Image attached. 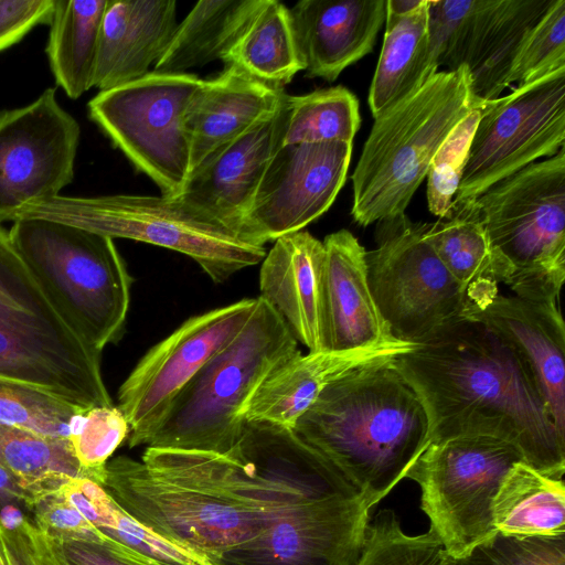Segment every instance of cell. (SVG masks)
<instances>
[{"label":"cell","instance_id":"6da1fadb","mask_svg":"<svg viewBox=\"0 0 565 565\" xmlns=\"http://www.w3.org/2000/svg\"><path fill=\"white\" fill-rule=\"evenodd\" d=\"M395 364L426 407L430 443L499 438L535 470L563 479L565 436L529 365L486 324L461 315L397 355Z\"/></svg>","mask_w":565,"mask_h":565},{"label":"cell","instance_id":"7a4b0ae2","mask_svg":"<svg viewBox=\"0 0 565 565\" xmlns=\"http://www.w3.org/2000/svg\"><path fill=\"white\" fill-rule=\"evenodd\" d=\"M102 487L135 520L213 561L260 533L265 495L231 455L147 447L110 459Z\"/></svg>","mask_w":565,"mask_h":565},{"label":"cell","instance_id":"3957f363","mask_svg":"<svg viewBox=\"0 0 565 565\" xmlns=\"http://www.w3.org/2000/svg\"><path fill=\"white\" fill-rule=\"evenodd\" d=\"M395 358L330 383L292 429L372 509L406 478L430 444L426 407Z\"/></svg>","mask_w":565,"mask_h":565},{"label":"cell","instance_id":"277c9868","mask_svg":"<svg viewBox=\"0 0 565 565\" xmlns=\"http://www.w3.org/2000/svg\"><path fill=\"white\" fill-rule=\"evenodd\" d=\"M25 273L73 334L102 352L118 342L132 277L114 239L45 218H20L8 230Z\"/></svg>","mask_w":565,"mask_h":565},{"label":"cell","instance_id":"5b68a950","mask_svg":"<svg viewBox=\"0 0 565 565\" xmlns=\"http://www.w3.org/2000/svg\"><path fill=\"white\" fill-rule=\"evenodd\" d=\"M484 102L462 65L438 71L375 117L352 174L354 221L367 226L405 214L445 138Z\"/></svg>","mask_w":565,"mask_h":565},{"label":"cell","instance_id":"8992f818","mask_svg":"<svg viewBox=\"0 0 565 565\" xmlns=\"http://www.w3.org/2000/svg\"><path fill=\"white\" fill-rule=\"evenodd\" d=\"M257 298L246 326L181 391L147 447L220 455L235 447L248 402L273 370L300 351L279 313Z\"/></svg>","mask_w":565,"mask_h":565},{"label":"cell","instance_id":"52a82bcc","mask_svg":"<svg viewBox=\"0 0 565 565\" xmlns=\"http://www.w3.org/2000/svg\"><path fill=\"white\" fill-rule=\"evenodd\" d=\"M45 218L114 238L164 247L192 258L215 284L259 264L265 246L180 196L115 194L94 198L57 195L25 204L13 221Z\"/></svg>","mask_w":565,"mask_h":565},{"label":"cell","instance_id":"ba28073f","mask_svg":"<svg viewBox=\"0 0 565 565\" xmlns=\"http://www.w3.org/2000/svg\"><path fill=\"white\" fill-rule=\"evenodd\" d=\"M372 508L331 465L289 480L264 530L214 565H353Z\"/></svg>","mask_w":565,"mask_h":565},{"label":"cell","instance_id":"9c48e42d","mask_svg":"<svg viewBox=\"0 0 565 565\" xmlns=\"http://www.w3.org/2000/svg\"><path fill=\"white\" fill-rule=\"evenodd\" d=\"M475 203L512 269L515 296L557 300L565 278V147L500 180Z\"/></svg>","mask_w":565,"mask_h":565},{"label":"cell","instance_id":"30bf717a","mask_svg":"<svg viewBox=\"0 0 565 565\" xmlns=\"http://www.w3.org/2000/svg\"><path fill=\"white\" fill-rule=\"evenodd\" d=\"M519 461L515 446L480 435L430 443L416 459L406 478L418 483L420 509L445 553L460 556L495 532L493 500Z\"/></svg>","mask_w":565,"mask_h":565},{"label":"cell","instance_id":"8fae6325","mask_svg":"<svg viewBox=\"0 0 565 565\" xmlns=\"http://www.w3.org/2000/svg\"><path fill=\"white\" fill-rule=\"evenodd\" d=\"M202 81L194 74L153 71L88 102L90 119L162 195L179 196L190 173L183 116Z\"/></svg>","mask_w":565,"mask_h":565},{"label":"cell","instance_id":"7c38bea8","mask_svg":"<svg viewBox=\"0 0 565 565\" xmlns=\"http://www.w3.org/2000/svg\"><path fill=\"white\" fill-rule=\"evenodd\" d=\"M377 242L365 253L367 284L395 339L417 344L463 313L467 289L436 255L424 223L406 214L381 221Z\"/></svg>","mask_w":565,"mask_h":565},{"label":"cell","instance_id":"4fadbf2b","mask_svg":"<svg viewBox=\"0 0 565 565\" xmlns=\"http://www.w3.org/2000/svg\"><path fill=\"white\" fill-rule=\"evenodd\" d=\"M564 141L565 66L486 102L452 206L472 202L500 180L556 154Z\"/></svg>","mask_w":565,"mask_h":565},{"label":"cell","instance_id":"5bb4252c","mask_svg":"<svg viewBox=\"0 0 565 565\" xmlns=\"http://www.w3.org/2000/svg\"><path fill=\"white\" fill-rule=\"evenodd\" d=\"M258 298L186 319L139 360L118 390V407L129 425L130 448L148 446L174 401L195 374L243 330Z\"/></svg>","mask_w":565,"mask_h":565},{"label":"cell","instance_id":"9a60e30c","mask_svg":"<svg viewBox=\"0 0 565 565\" xmlns=\"http://www.w3.org/2000/svg\"><path fill=\"white\" fill-rule=\"evenodd\" d=\"M79 138V125L55 88L0 110V225L25 204L61 195L74 178Z\"/></svg>","mask_w":565,"mask_h":565},{"label":"cell","instance_id":"2e32d148","mask_svg":"<svg viewBox=\"0 0 565 565\" xmlns=\"http://www.w3.org/2000/svg\"><path fill=\"white\" fill-rule=\"evenodd\" d=\"M351 154L352 142L280 146L242 220L241 236L264 246L302 231L334 202L345 183Z\"/></svg>","mask_w":565,"mask_h":565},{"label":"cell","instance_id":"e0dca14e","mask_svg":"<svg viewBox=\"0 0 565 565\" xmlns=\"http://www.w3.org/2000/svg\"><path fill=\"white\" fill-rule=\"evenodd\" d=\"M102 352L64 335L32 308L0 305V375L43 388L85 409L111 406Z\"/></svg>","mask_w":565,"mask_h":565},{"label":"cell","instance_id":"ac0fdd59","mask_svg":"<svg viewBox=\"0 0 565 565\" xmlns=\"http://www.w3.org/2000/svg\"><path fill=\"white\" fill-rule=\"evenodd\" d=\"M467 296L462 315L486 324L520 354L565 436V329L557 300L501 296L497 285L469 288Z\"/></svg>","mask_w":565,"mask_h":565},{"label":"cell","instance_id":"d6986e66","mask_svg":"<svg viewBox=\"0 0 565 565\" xmlns=\"http://www.w3.org/2000/svg\"><path fill=\"white\" fill-rule=\"evenodd\" d=\"M285 106L286 100L275 115L210 153L191 170L179 196L239 234L242 220L281 146Z\"/></svg>","mask_w":565,"mask_h":565},{"label":"cell","instance_id":"ffe728a7","mask_svg":"<svg viewBox=\"0 0 565 565\" xmlns=\"http://www.w3.org/2000/svg\"><path fill=\"white\" fill-rule=\"evenodd\" d=\"M260 297L308 352L331 351L323 243L307 231L277 238L260 262Z\"/></svg>","mask_w":565,"mask_h":565},{"label":"cell","instance_id":"44dd1931","mask_svg":"<svg viewBox=\"0 0 565 565\" xmlns=\"http://www.w3.org/2000/svg\"><path fill=\"white\" fill-rule=\"evenodd\" d=\"M553 0H477L446 71L465 65L473 95L501 97L515 58Z\"/></svg>","mask_w":565,"mask_h":565},{"label":"cell","instance_id":"7402d4cb","mask_svg":"<svg viewBox=\"0 0 565 565\" xmlns=\"http://www.w3.org/2000/svg\"><path fill=\"white\" fill-rule=\"evenodd\" d=\"M289 15L307 76L333 82L372 52L386 0H301Z\"/></svg>","mask_w":565,"mask_h":565},{"label":"cell","instance_id":"603a6c76","mask_svg":"<svg viewBox=\"0 0 565 565\" xmlns=\"http://www.w3.org/2000/svg\"><path fill=\"white\" fill-rule=\"evenodd\" d=\"M284 88L257 79L235 66L203 79L190 98L183 125L190 143V172L210 153L284 105Z\"/></svg>","mask_w":565,"mask_h":565},{"label":"cell","instance_id":"cb8c5ba5","mask_svg":"<svg viewBox=\"0 0 565 565\" xmlns=\"http://www.w3.org/2000/svg\"><path fill=\"white\" fill-rule=\"evenodd\" d=\"M173 0H107L102 19L93 87L108 90L148 74L177 29Z\"/></svg>","mask_w":565,"mask_h":565},{"label":"cell","instance_id":"d4e9b609","mask_svg":"<svg viewBox=\"0 0 565 565\" xmlns=\"http://www.w3.org/2000/svg\"><path fill=\"white\" fill-rule=\"evenodd\" d=\"M331 351L414 345L395 339L372 297L365 249L347 230L323 239Z\"/></svg>","mask_w":565,"mask_h":565},{"label":"cell","instance_id":"484cf974","mask_svg":"<svg viewBox=\"0 0 565 565\" xmlns=\"http://www.w3.org/2000/svg\"><path fill=\"white\" fill-rule=\"evenodd\" d=\"M414 345L307 354L298 351L263 381L245 408V423L294 429L330 383L352 370L405 353Z\"/></svg>","mask_w":565,"mask_h":565},{"label":"cell","instance_id":"4316f807","mask_svg":"<svg viewBox=\"0 0 565 565\" xmlns=\"http://www.w3.org/2000/svg\"><path fill=\"white\" fill-rule=\"evenodd\" d=\"M427 0L404 14L386 12L382 51L369 92V106L375 118L427 79Z\"/></svg>","mask_w":565,"mask_h":565},{"label":"cell","instance_id":"83f0119b","mask_svg":"<svg viewBox=\"0 0 565 565\" xmlns=\"http://www.w3.org/2000/svg\"><path fill=\"white\" fill-rule=\"evenodd\" d=\"M265 0L199 1L177 25L154 72L185 73L223 60Z\"/></svg>","mask_w":565,"mask_h":565},{"label":"cell","instance_id":"f1b7e54d","mask_svg":"<svg viewBox=\"0 0 565 565\" xmlns=\"http://www.w3.org/2000/svg\"><path fill=\"white\" fill-rule=\"evenodd\" d=\"M424 233L445 267L467 290L486 284L509 286L512 269L491 243L475 201L452 206L446 218L424 223Z\"/></svg>","mask_w":565,"mask_h":565},{"label":"cell","instance_id":"f546056e","mask_svg":"<svg viewBox=\"0 0 565 565\" xmlns=\"http://www.w3.org/2000/svg\"><path fill=\"white\" fill-rule=\"evenodd\" d=\"M107 0H55L46 55L56 84L76 99L93 87Z\"/></svg>","mask_w":565,"mask_h":565},{"label":"cell","instance_id":"4dcf8cb0","mask_svg":"<svg viewBox=\"0 0 565 565\" xmlns=\"http://www.w3.org/2000/svg\"><path fill=\"white\" fill-rule=\"evenodd\" d=\"M495 531L511 535L565 534L563 479L519 461L505 475L492 504Z\"/></svg>","mask_w":565,"mask_h":565},{"label":"cell","instance_id":"1f68e13d","mask_svg":"<svg viewBox=\"0 0 565 565\" xmlns=\"http://www.w3.org/2000/svg\"><path fill=\"white\" fill-rule=\"evenodd\" d=\"M68 501L109 540L159 565H214L207 557L168 541L130 516L97 482L71 479Z\"/></svg>","mask_w":565,"mask_h":565},{"label":"cell","instance_id":"d6a6232c","mask_svg":"<svg viewBox=\"0 0 565 565\" xmlns=\"http://www.w3.org/2000/svg\"><path fill=\"white\" fill-rule=\"evenodd\" d=\"M222 62L225 66H235L257 79L284 88L298 72L305 70L289 9L279 1L265 0Z\"/></svg>","mask_w":565,"mask_h":565},{"label":"cell","instance_id":"836d02e7","mask_svg":"<svg viewBox=\"0 0 565 565\" xmlns=\"http://www.w3.org/2000/svg\"><path fill=\"white\" fill-rule=\"evenodd\" d=\"M0 465L19 480L35 502L60 490L71 479L93 480L76 459L68 438L4 424H0Z\"/></svg>","mask_w":565,"mask_h":565},{"label":"cell","instance_id":"e575fe53","mask_svg":"<svg viewBox=\"0 0 565 565\" xmlns=\"http://www.w3.org/2000/svg\"><path fill=\"white\" fill-rule=\"evenodd\" d=\"M360 126L358 98L343 86L288 95L281 146L353 142Z\"/></svg>","mask_w":565,"mask_h":565},{"label":"cell","instance_id":"d590c367","mask_svg":"<svg viewBox=\"0 0 565 565\" xmlns=\"http://www.w3.org/2000/svg\"><path fill=\"white\" fill-rule=\"evenodd\" d=\"M86 411L43 388L0 375V424L68 438L75 416Z\"/></svg>","mask_w":565,"mask_h":565},{"label":"cell","instance_id":"8d00e7d4","mask_svg":"<svg viewBox=\"0 0 565 565\" xmlns=\"http://www.w3.org/2000/svg\"><path fill=\"white\" fill-rule=\"evenodd\" d=\"M443 551L433 530L406 534L396 513L383 509L369 521L353 565H440Z\"/></svg>","mask_w":565,"mask_h":565},{"label":"cell","instance_id":"74e56055","mask_svg":"<svg viewBox=\"0 0 565 565\" xmlns=\"http://www.w3.org/2000/svg\"><path fill=\"white\" fill-rule=\"evenodd\" d=\"M440 565H565V534L511 535L495 531L460 556L443 551Z\"/></svg>","mask_w":565,"mask_h":565},{"label":"cell","instance_id":"f35d334b","mask_svg":"<svg viewBox=\"0 0 565 565\" xmlns=\"http://www.w3.org/2000/svg\"><path fill=\"white\" fill-rule=\"evenodd\" d=\"M129 431L117 405L95 406L75 416L68 440L81 466L102 486L107 462Z\"/></svg>","mask_w":565,"mask_h":565},{"label":"cell","instance_id":"ab89813d","mask_svg":"<svg viewBox=\"0 0 565 565\" xmlns=\"http://www.w3.org/2000/svg\"><path fill=\"white\" fill-rule=\"evenodd\" d=\"M486 102L473 108L454 127L430 162L426 175L427 203L429 211L439 218L450 215Z\"/></svg>","mask_w":565,"mask_h":565},{"label":"cell","instance_id":"60d3db41","mask_svg":"<svg viewBox=\"0 0 565 565\" xmlns=\"http://www.w3.org/2000/svg\"><path fill=\"white\" fill-rule=\"evenodd\" d=\"M565 66V0L552 4L532 29L509 76L523 84Z\"/></svg>","mask_w":565,"mask_h":565},{"label":"cell","instance_id":"b9f144b4","mask_svg":"<svg viewBox=\"0 0 565 565\" xmlns=\"http://www.w3.org/2000/svg\"><path fill=\"white\" fill-rule=\"evenodd\" d=\"M477 0H427L428 76L447 67L462 26Z\"/></svg>","mask_w":565,"mask_h":565},{"label":"cell","instance_id":"7bdbcfd3","mask_svg":"<svg viewBox=\"0 0 565 565\" xmlns=\"http://www.w3.org/2000/svg\"><path fill=\"white\" fill-rule=\"evenodd\" d=\"M32 512L33 524L53 540L100 541L105 537L68 501L62 488L40 498Z\"/></svg>","mask_w":565,"mask_h":565},{"label":"cell","instance_id":"ee69618b","mask_svg":"<svg viewBox=\"0 0 565 565\" xmlns=\"http://www.w3.org/2000/svg\"><path fill=\"white\" fill-rule=\"evenodd\" d=\"M55 0H0V52L20 42L34 26L49 24Z\"/></svg>","mask_w":565,"mask_h":565},{"label":"cell","instance_id":"f6af8a7d","mask_svg":"<svg viewBox=\"0 0 565 565\" xmlns=\"http://www.w3.org/2000/svg\"><path fill=\"white\" fill-rule=\"evenodd\" d=\"M51 540L67 565H159L106 536L100 541Z\"/></svg>","mask_w":565,"mask_h":565},{"label":"cell","instance_id":"bcb514c9","mask_svg":"<svg viewBox=\"0 0 565 565\" xmlns=\"http://www.w3.org/2000/svg\"><path fill=\"white\" fill-rule=\"evenodd\" d=\"M29 518L13 529L0 524V557L4 565H40L28 530Z\"/></svg>","mask_w":565,"mask_h":565},{"label":"cell","instance_id":"7dc6e473","mask_svg":"<svg viewBox=\"0 0 565 565\" xmlns=\"http://www.w3.org/2000/svg\"><path fill=\"white\" fill-rule=\"evenodd\" d=\"M34 503L30 492L0 465V511L8 505H15L32 512Z\"/></svg>","mask_w":565,"mask_h":565},{"label":"cell","instance_id":"c3c4849f","mask_svg":"<svg viewBox=\"0 0 565 565\" xmlns=\"http://www.w3.org/2000/svg\"><path fill=\"white\" fill-rule=\"evenodd\" d=\"M28 530L40 565H67L55 543L42 533L31 520L28 522Z\"/></svg>","mask_w":565,"mask_h":565},{"label":"cell","instance_id":"681fc988","mask_svg":"<svg viewBox=\"0 0 565 565\" xmlns=\"http://www.w3.org/2000/svg\"><path fill=\"white\" fill-rule=\"evenodd\" d=\"M0 305L17 307V308H32L31 303L26 301L23 296L12 286L11 281L0 275Z\"/></svg>","mask_w":565,"mask_h":565}]
</instances>
